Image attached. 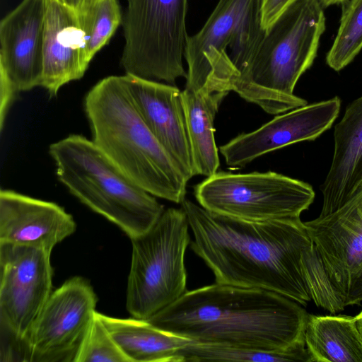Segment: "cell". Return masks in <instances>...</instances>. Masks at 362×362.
Returning a JSON list of instances; mask_svg holds the SVG:
<instances>
[{
	"instance_id": "cell-1",
	"label": "cell",
	"mask_w": 362,
	"mask_h": 362,
	"mask_svg": "<svg viewBox=\"0 0 362 362\" xmlns=\"http://www.w3.org/2000/svg\"><path fill=\"white\" fill-rule=\"evenodd\" d=\"M193 235L190 246L213 272L216 283L260 288L303 305L312 300L302 257L311 245L300 218L248 221L181 203Z\"/></svg>"
},
{
	"instance_id": "cell-2",
	"label": "cell",
	"mask_w": 362,
	"mask_h": 362,
	"mask_svg": "<svg viewBox=\"0 0 362 362\" xmlns=\"http://www.w3.org/2000/svg\"><path fill=\"white\" fill-rule=\"evenodd\" d=\"M300 305L271 291L216 283L187 291L146 320L195 343L285 350L305 344L309 314Z\"/></svg>"
},
{
	"instance_id": "cell-3",
	"label": "cell",
	"mask_w": 362,
	"mask_h": 362,
	"mask_svg": "<svg viewBox=\"0 0 362 362\" xmlns=\"http://www.w3.org/2000/svg\"><path fill=\"white\" fill-rule=\"evenodd\" d=\"M92 141L124 173L151 194L181 204L188 180L151 132L122 76H110L84 98Z\"/></svg>"
},
{
	"instance_id": "cell-4",
	"label": "cell",
	"mask_w": 362,
	"mask_h": 362,
	"mask_svg": "<svg viewBox=\"0 0 362 362\" xmlns=\"http://www.w3.org/2000/svg\"><path fill=\"white\" fill-rule=\"evenodd\" d=\"M325 29L323 7L318 0L293 1L265 30L249 68L233 91L271 115L307 105L293 90L313 64Z\"/></svg>"
},
{
	"instance_id": "cell-5",
	"label": "cell",
	"mask_w": 362,
	"mask_h": 362,
	"mask_svg": "<svg viewBox=\"0 0 362 362\" xmlns=\"http://www.w3.org/2000/svg\"><path fill=\"white\" fill-rule=\"evenodd\" d=\"M58 180L93 211L131 238L147 231L163 206L112 161L92 141L71 134L52 144Z\"/></svg>"
},
{
	"instance_id": "cell-6",
	"label": "cell",
	"mask_w": 362,
	"mask_h": 362,
	"mask_svg": "<svg viewBox=\"0 0 362 362\" xmlns=\"http://www.w3.org/2000/svg\"><path fill=\"white\" fill-rule=\"evenodd\" d=\"M302 257L311 300L330 313L362 302V189L339 208L305 222Z\"/></svg>"
},
{
	"instance_id": "cell-7",
	"label": "cell",
	"mask_w": 362,
	"mask_h": 362,
	"mask_svg": "<svg viewBox=\"0 0 362 362\" xmlns=\"http://www.w3.org/2000/svg\"><path fill=\"white\" fill-rule=\"evenodd\" d=\"M262 0H219L195 35L187 36L185 88L229 93L249 68L264 37Z\"/></svg>"
},
{
	"instance_id": "cell-8",
	"label": "cell",
	"mask_w": 362,
	"mask_h": 362,
	"mask_svg": "<svg viewBox=\"0 0 362 362\" xmlns=\"http://www.w3.org/2000/svg\"><path fill=\"white\" fill-rule=\"evenodd\" d=\"M189 228L182 208H168L147 231L131 238L126 305L134 318L148 320L187 291L185 254L191 243Z\"/></svg>"
},
{
	"instance_id": "cell-9",
	"label": "cell",
	"mask_w": 362,
	"mask_h": 362,
	"mask_svg": "<svg viewBox=\"0 0 362 362\" xmlns=\"http://www.w3.org/2000/svg\"><path fill=\"white\" fill-rule=\"evenodd\" d=\"M187 7L188 0H127L120 60L125 74L171 85L186 78Z\"/></svg>"
},
{
	"instance_id": "cell-10",
	"label": "cell",
	"mask_w": 362,
	"mask_h": 362,
	"mask_svg": "<svg viewBox=\"0 0 362 362\" xmlns=\"http://www.w3.org/2000/svg\"><path fill=\"white\" fill-rule=\"evenodd\" d=\"M199 204L207 211L248 221L300 218L313 202V187L272 172H217L194 187Z\"/></svg>"
},
{
	"instance_id": "cell-11",
	"label": "cell",
	"mask_w": 362,
	"mask_h": 362,
	"mask_svg": "<svg viewBox=\"0 0 362 362\" xmlns=\"http://www.w3.org/2000/svg\"><path fill=\"white\" fill-rule=\"evenodd\" d=\"M51 252L0 243L1 331L12 339L8 351L22 348L52 293Z\"/></svg>"
},
{
	"instance_id": "cell-12",
	"label": "cell",
	"mask_w": 362,
	"mask_h": 362,
	"mask_svg": "<svg viewBox=\"0 0 362 362\" xmlns=\"http://www.w3.org/2000/svg\"><path fill=\"white\" fill-rule=\"evenodd\" d=\"M90 284L72 277L52 292L23 344V361L74 362L95 313Z\"/></svg>"
},
{
	"instance_id": "cell-13",
	"label": "cell",
	"mask_w": 362,
	"mask_h": 362,
	"mask_svg": "<svg viewBox=\"0 0 362 362\" xmlns=\"http://www.w3.org/2000/svg\"><path fill=\"white\" fill-rule=\"evenodd\" d=\"M50 0H22L0 22L1 110L21 91L40 86L45 19Z\"/></svg>"
},
{
	"instance_id": "cell-14",
	"label": "cell",
	"mask_w": 362,
	"mask_h": 362,
	"mask_svg": "<svg viewBox=\"0 0 362 362\" xmlns=\"http://www.w3.org/2000/svg\"><path fill=\"white\" fill-rule=\"evenodd\" d=\"M340 107L341 100L336 96L295 108L253 132L239 134L220 146V153L228 166L243 167L286 146L315 140L332 127Z\"/></svg>"
},
{
	"instance_id": "cell-15",
	"label": "cell",
	"mask_w": 362,
	"mask_h": 362,
	"mask_svg": "<svg viewBox=\"0 0 362 362\" xmlns=\"http://www.w3.org/2000/svg\"><path fill=\"white\" fill-rule=\"evenodd\" d=\"M144 121L189 181L195 175L180 90L133 75L122 76Z\"/></svg>"
},
{
	"instance_id": "cell-16",
	"label": "cell",
	"mask_w": 362,
	"mask_h": 362,
	"mask_svg": "<svg viewBox=\"0 0 362 362\" xmlns=\"http://www.w3.org/2000/svg\"><path fill=\"white\" fill-rule=\"evenodd\" d=\"M76 225L58 204L16 192H0V243L43 249L53 247L71 235Z\"/></svg>"
},
{
	"instance_id": "cell-17",
	"label": "cell",
	"mask_w": 362,
	"mask_h": 362,
	"mask_svg": "<svg viewBox=\"0 0 362 362\" xmlns=\"http://www.w3.org/2000/svg\"><path fill=\"white\" fill-rule=\"evenodd\" d=\"M78 11L62 0H50L45 24L40 86L56 96L64 85L81 78L89 63Z\"/></svg>"
},
{
	"instance_id": "cell-18",
	"label": "cell",
	"mask_w": 362,
	"mask_h": 362,
	"mask_svg": "<svg viewBox=\"0 0 362 362\" xmlns=\"http://www.w3.org/2000/svg\"><path fill=\"white\" fill-rule=\"evenodd\" d=\"M332 163L320 187V216L335 211L362 189V95L346 108L334 126Z\"/></svg>"
},
{
	"instance_id": "cell-19",
	"label": "cell",
	"mask_w": 362,
	"mask_h": 362,
	"mask_svg": "<svg viewBox=\"0 0 362 362\" xmlns=\"http://www.w3.org/2000/svg\"><path fill=\"white\" fill-rule=\"evenodd\" d=\"M98 315L129 362H178V353L192 341L145 320Z\"/></svg>"
},
{
	"instance_id": "cell-20",
	"label": "cell",
	"mask_w": 362,
	"mask_h": 362,
	"mask_svg": "<svg viewBox=\"0 0 362 362\" xmlns=\"http://www.w3.org/2000/svg\"><path fill=\"white\" fill-rule=\"evenodd\" d=\"M228 93H181L186 129L195 175L210 177L218 172L220 161L214 138V121Z\"/></svg>"
},
{
	"instance_id": "cell-21",
	"label": "cell",
	"mask_w": 362,
	"mask_h": 362,
	"mask_svg": "<svg viewBox=\"0 0 362 362\" xmlns=\"http://www.w3.org/2000/svg\"><path fill=\"white\" fill-rule=\"evenodd\" d=\"M305 341L313 362H362L356 316L309 315Z\"/></svg>"
},
{
	"instance_id": "cell-22",
	"label": "cell",
	"mask_w": 362,
	"mask_h": 362,
	"mask_svg": "<svg viewBox=\"0 0 362 362\" xmlns=\"http://www.w3.org/2000/svg\"><path fill=\"white\" fill-rule=\"evenodd\" d=\"M178 362H313L305 344L285 350H262L191 341L177 354Z\"/></svg>"
},
{
	"instance_id": "cell-23",
	"label": "cell",
	"mask_w": 362,
	"mask_h": 362,
	"mask_svg": "<svg viewBox=\"0 0 362 362\" xmlns=\"http://www.w3.org/2000/svg\"><path fill=\"white\" fill-rule=\"evenodd\" d=\"M78 11L84 34V55L90 64L122 23L120 7L117 0H98L83 4Z\"/></svg>"
},
{
	"instance_id": "cell-24",
	"label": "cell",
	"mask_w": 362,
	"mask_h": 362,
	"mask_svg": "<svg viewBox=\"0 0 362 362\" xmlns=\"http://www.w3.org/2000/svg\"><path fill=\"white\" fill-rule=\"evenodd\" d=\"M342 4L339 28L326 57L327 65L336 71L351 62L362 49V0Z\"/></svg>"
},
{
	"instance_id": "cell-25",
	"label": "cell",
	"mask_w": 362,
	"mask_h": 362,
	"mask_svg": "<svg viewBox=\"0 0 362 362\" xmlns=\"http://www.w3.org/2000/svg\"><path fill=\"white\" fill-rule=\"evenodd\" d=\"M74 362H129L95 311Z\"/></svg>"
},
{
	"instance_id": "cell-26",
	"label": "cell",
	"mask_w": 362,
	"mask_h": 362,
	"mask_svg": "<svg viewBox=\"0 0 362 362\" xmlns=\"http://www.w3.org/2000/svg\"><path fill=\"white\" fill-rule=\"evenodd\" d=\"M296 0H262V25L267 30Z\"/></svg>"
},
{
	"instance_id": "cell-27",
	"label": "cell",
	"mask_w": 362,
	"mask_h": 362,
	"mask_svg": "<svg viewBox=\"0 0 362 362\" xmlns=\"http://www.w3.org/2000/svg\"><path fill=\"white\" fill-rule=\"evenodd\" d=\"M62 1L77 11L81 10V8H82L83 3L85 1V0H62Z\"/></svg>"
},
{
	"instance_id": "cell-28",
	"label": "cell",
	"mask_w": 362,
	"mask_h": 362,
	"mask_svg": "<svg viewBox=\"0 0 362 362\" xmlns=\"http://www.w3.org/2000/svg\"><path fill=\"white\" fill-rule=\"evenodd\" d=\"M322 7H327L329 6L337 4L339 3H343L346 0H318Z\"/></svg>"
},
{
	"instance_id": "cell-29",
	"label": "cell",
	"mask_w": 362,
	"mask_h": 362,
	"mask_svg": "<svg viewBox=\"0 0 362 362\" xmlns=\"http://www.w3.org/2000/svg\"><path fill=\"white\" fill-rule=\"evenodd\" d=\"M356 323L358 329L362 335V310L360 312L359 314H358L356 316Z\"/></svg>"
},
{
	"instance_id": "cell-30",
	"label": "cell",
	"mask_w": 362,
	"mask_h": 362,
	"mask_svg": "<svg viewBox=\"0 0 362 362\" xmlns=\"http://www.w3.org/2000/svg\"><path fill=\"white\" fill-rule=\"evenodd\" d=\"M96 1H98V0H85L83 4H90V3H92V2H95Z\"/></svg>"
}]
</instances>
